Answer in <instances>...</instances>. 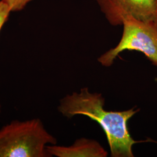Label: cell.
Returning a JSON list of instances; mask_svg holds the SVG:
<instances>
[{
    "label": "cell",
    "mask_w": 157,
    "mask_h": 157,
    "mask_svg": "<svg viewBox=\"0 0 157 157\" xmlns=\"http://www.w3.org/2000/svg\"><path fill=\"white\" fill-rule=\"evenodd\" d=\"M101 94L91 93L87 88L73 93L60 100L59 112L67 118L77 115L87 116L100 125L107 136L111 157H133V145L140 141L133 139L128 126V121L140 111L132 108L124 111H107Z\"/></svg>",
    "instance_id": "6da1fadb"
},
{
    "label": "cell",
    "mask_w": 157,
    "mask_h": 157,
    "mask_svg": "<svg viewBox=\"0 0 157 157\" xmlns=\"http://www.w3.org/2000/svg\"><path fill=\"white\" fill-rule=\"evenodd\" d=\"M56 139L39 118L13 121L0 129V157H50L47 144Z\"/></svg>",
    "instance_id": "7a4b0ae2"
},
{
    "label": "cell",
    "mask_w": 157,
    "mask_h": 157,
    "mask_svg": "<svg viewBox=\"0 0 157 157\" xmlns=\"http://www.w3.org/2000/svg\"><path fill=\"white\" fill-rule=\"evenodd\" d=\"M122 25L123 34L118 45L98 58V62L109 67L121 52L124 50L137 51L143 53L157 67V25L127 17L123 21Z\"/></svg>",
    "instance_id": "3957f363"
},
{
    "label": "cell",
    "mask_w": 157,
    "mask_h": 157,
    "mask_svg": "<svg viewBox=\"0 0 157 157\" xmlns=\"http://www.w3.org/2000/svg\"><path fill=\"white\" fill-rule=\"evenodd\" d=\"M112 26L122 25L127 17L157 25V0H97Z\"/></svg>",
    "instance_id": "277c9868"
},
{
    "label": "cell",
    "mask_w": 157,
    "mask_h": 157,
    "mask_svg": "<svg viewBox=\"0 0 157 157\" xmlns=\"http://www.w3.org/2000/svg\"><path fill=\"white\" fill-rule=\"evenodd\" d=\"M47 150L52 156L58 157H106L107 152L97 141L84 138L78 139L72 146L47 145Z\"/></svg>",
    "instance_id": "5b68a950"
},
{
    "label": "cell",
    "mask_w": 157,
    "mask_h": 157,
    "mask_svg": "<svg viewBox=\"0 0 157 157\" xmlns=\"http://www.w3.org/2000/svg\"><path fill=\"white\" fill-rule=\"evenodd\" d=\"M10 7L11 11L21 10L31 0H2Z\"/></svg>",
    "instance_id": "8992f818"
},
{
    "label": "cell",
    "mask_w": 157,
    "mask_h": 157,
    "mask_svg": "<svg viewBox=\"0 0 157 157\" xmlns=\"http://www.w3.org/2000/svg\"><path fill=\"white\" fill-rule=\"evenodd\" d=\"M11 11L8 6L2 0L0 1V30L4 23L6 22Z\"/></svg>",
    "instance_id": "52a82bcc"
},
{
    "label": "cell",
    "mask_w": 157,
    "mask_h": 157,
    "mask_svg": "<svg viewBox=\"0 0 157 157\" xmlns=\"http://www.w3.org/2000/svg\"><path fill=\"white\" fill-rule=\"evenodd\" d=\"M1 104L0 102V114H1Z\"/></svg>",
    "instance_id": "ba28073f"
}]
</instances>
